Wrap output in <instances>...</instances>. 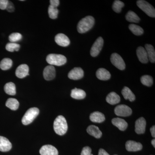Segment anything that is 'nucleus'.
Wrapping results in <instances>:
<instances>
[{
  "label": "nucleus",
  "instance_id": "obj_1",
  "mask_svg": "<svg viewBox=\"0 0 155 155\" xmlns=\"http://www.w3.org/2000/svg\"><path fill=\"white\" fill-rule=\"evenodd\" d=\"M55 132L59 135H63L67 132L68 125L66 119L62 116H59L55 119L54 123Z\"/></svg>",
  "mask_w": 155,
  "mask_h": 155
},
{
  "label": "nucleus",
  "instance_id": "obj_2",
  "mask_svg": "<svg viewBox=\"0 0 155 155\" xmlns=\"http://www.w3.org/2000/svg\"><path fill=\"white\" fill-rule=\"evenodd\" d=\"M95 20L93 17L91 16H87L79 21L77 25V30L80 33L87 32L94 25Z\"/></svg>",
  "mask_w": 155,
  "mask_h": 155
},
{
  "label": "nucleus",
  "instance_id": "obj_3",
  "mask_svg": "<svg viewBox=\"0 0 155 155\" xmlns=\"http://www.w3.org/2000/svg\"><path fill=\"white\" fill-rule=\"evenodd\" d=\"M47 62L50 65L61 66L64 65L67 62V58L65 56L58 54H50L47 57Z\"/></svg>",
  "mask_w": 155,
  "mask_h": 155
},
{
  "label": "nucleus",
  "instance_id": "obj_4",
  "mask_svg": "<svg viewBox=\"0 0 155 155\" xmlns=\"http://www.w3.org/2000/svg\"><path fill=\"white\" fill-rule=\"evenodd\" d=\"M39 110L38 108L32 107L28 109L26 111L25 115L22 119V124L24 125H28L33 122L34 120L38 116Z\"/></svg>",
  "mask_w": 155,
  "mask_h": 155
},
{
  "label": "nucleus",
  "instance_id": "obj_5",
  "mask_svg": "<svg viewBox=\"0 0 155 155\" xmlns=\"http://www.w3.org/2000/svg\"><path fill=\"white\" fill-rule=\"evenodd\" d=\"M137 6L150 17H155V10L152 5L145 1L139 0L137 2Z\"/></svg>",
  "mask_w": 155,
  "mask_h": 155
},
{
  "label": "nucleus",
  "instance_id": "obj_6",
  "mask_svg": "<svg viewBox=\"0 0 155 155\" xmlns=\"http://www.w3.org/2000/svg\"><path fill=\"white\" fill-rule=\"evenodd\" d=\"M110 60L112 64L116 68L121 70L125 68V64L122 57L117 53H114L111 56Z\"/></svg>",
  "mask_w": 155,
  "mask_h": 155
},
{
  "label": "nucleus",
  "instance_id": "obj_7",
  "mask_svg": "<svg viewBox=\"0 0 155 155\" xmlns=\"http://www.w3.org/2000/svg\"><path fill=\"white\" fill-rule=\"evenodd\" d=\"M115 114L117 116L121 117H126L131 115L132 110L131 108L125 105H119L116 107Z\"/></svg>",
  "mask_w": 155,
  "mask_h": 155
},
{
  "label": "nucleus",
  "instance_id": "obj_8",
  "mask_svg": "<svg viewBox=\"0 0 155 155\" xmlns=\"http://www.w3.org/2000/svg\"><path fill=\"white\" fill-rule=\"evenodd\" d=\"M104 42V40L101 37L97 39L91 50L90 54L92 57H97L99 54L102 48Z\"/></svg>",
  "mask_w": 155,
  "mask_h": 155
},
{
  "label": "nucleus",
  "instance_id": "obj_9",
  "mask_svg": "<svg viewBox=\"0 0 155 155\" xmlns=\"http://www.w3.org/2000/svg\"><path fill=\"white\" fill-rule=\"evenodd\" d=\"M84 75L83 69L80 67H75L69 72L68 77L72 80H79L83 77Z\"/></svg>",
  "mask_w": 155,
  "mask_h": 155
},
{
  "label": "nucleus",
  "instance_id": "obj_10",
  "mask_svg": "<svg viewBox=\"0 0 155 155\" xmlns=\"http://www.w3.org/2000/svg\"><path fill=\"white\" fill-rule=\"evenodd\" d=\"M39 152L41 155H58V150L51 145H45L42 147Z\"/></svg>",
  "mask_w": 155,
  "mask_h": 155
},
{
  "label": "nucleus",
  "instance_id": "obj_11",
  "mask_svg": "<svg viewBox=\"0 0 155 155\" xmlns=\"http://www.w3.org/2000/svg\"><path fill=\"white\" fill-rule=\"evenodd\" d=\"M146 127V121L143 117H141L135 122V131L137 134H144Z\"/></svg>",
  "mask_w": 155,
  "mask_h": 155
},
{
  "label": "nucleus",
  "instance_id": "obj_12",
  "mask_svg": "<svg viewBox=\"0 0 155 155\" xmlns=\"http://www.w3.org/2000/svg\"><path fill=\"white\" fill-rule=\"evenodd\" d=\"M43 76L46 80H53L56 76V70L51 65L48 66L45 68L43 71Z\"/></svg>",
  "mask_w": 155,
  "mask_h": 155
},
{
  "label": "nucleus",
  "instance_id": "obj_13",
  "mask_svg": "<svg viewBox=\"0 0 155 155\" xmlns=\"http://www.w3.org/2000/svg\"><path fill=\"white\" fill-rule=\"evenodd\" d=\"M55 41L56 43L62 47H67L70 44V40L69 38L62 33L58 34L55 37Z\"/></svg>",
  "mask_w": 155,
  "mask_h": 155
},
{
  "label": "nucleus",
  "instance_id": "obj_14",
  "mask_svg": "<svg viewBox=\"0 0 155 155\" xmlns=\"http://www.w3.org/2000/svg\"><path fill=\"white\" fill-rule=\"evenodd\" d=\"M125 148L128 151L136 152L141 150L143 146L140 143L133 140H128L125 143Z\"/></svg>",
  "mask_w": 155,
  "mask_h": 155
},
{
  "label": "nucleus",
  "instance_id": "obj_15",
  "mask_svg": "<svg viewBox=\"0 0 155 155\" xmlns=\"http://www.w3.org/2000/svg\"><path fill=\"white\" fill-rule=\"evenodd\" d=\"M29 67L26 64H23L19 65L17 67L15 72L16 76L18 78H23L28 75Z\"/></svg>",
  "mask_w": 155,
  "mask_h": 155
},
{
  "label": "nucleus",
  "instance_id": "obj_16",
  "mask_svg": "<svg viewBox=\"0 0 155 155\" xmlns=\"http://www.w3.org/2000/svg\"><path fill=\"white\" fill-rule=\"evenodd\" d=\"M137 55L139 61L143 64H147L148 62L147 54L144 48L139 47L137 50Z\"/></svg>",
  "mask_w": 155,
  "mask_h": 155
},
{
  "label": "nucleus",
  "instance_id": "obj_17",
  "mask_svg": "<svg viewBox=\"0 0 155 155\" xmlns=\"http://www.w3.org/2000/svg\"><path fill=\"white\" fill-rule=\"evenodd\" d=\"M12 148V144L9 140L4 137L0 136V151L8 152Z\"/></svg>",
  "mask_w": 155,
  "mask_h": 155
},
{
  "label": "nucleus",
  "instance_id": "obj_18",
  "mask_svg": "<svg viewBox=\"0 0 155 155\" xmlns=\"http://www.w3.org/2000/svg\"><path fill=\"white\" fill-rule=\"evenodd\" d=\"M112 122L113 125L122 131L126 130L128 126L127 122L124 119L119 118H114L112 119Z\"/></svg>",
  "mask_w": 155,
  "mask_h": 155
},
{
  "label": "nucleus",
  "instance_id": "obj_19",
  "mask_svg": "<svg viewBox=\"0 0 155 155\" xmlns=\"http://www.w3.org/2000/svg\"><path fill=\"white\" fill-rule=\"evenodd\" d=\"M87 131L90 135L96 138H100L102 135V133L100 130L99 128L94 125L89 126L87 129Z\"/></svg>",
  "mask_w": 155,
  "mask_h": 155
},
{
  "label": "nucleus",
  "instance_id": "obj_20",
  "mask_svg": "<svg viewBox=\"0 0 155 155\" xmlns=\"http://www.w3.org/2000/svg\"><path fill=\"white\" fill-rule=\"evenodd\" d=\"M90 119L91 122L95 123H101L105 120V117L102 113L99 112H94L91 114Z\"/></svg>",
  "mask_w": 155,
  "mask_h": 155
},
{
  "label": "nucleus",
  "instance_id": "obj_21",
  "mask_svg": "<svg viewBox=\"0 0 155 155\" xmlns=\"http://www.w3.org/2000/svg\"><path fill=\"white\" fill-rule=\"evenodd\" d=\"M96 76L99 79L103 81L109 80L111 77L110 72L104 68H100L97 70Z\"/></svg>",
  "mask_w": 155,
  "mask_h": 155
},
{
  "label": "nucleus",
  "instance_id": "obj_22",
  "mask_svg": "<svg viewBox=\"0 0 155 155\" xmlns=\"http://www.w3.org/2000/svg\"><path fill=\"white\" fill-rule=\"evenodd\" d=\"M107 102L111 105L118 104L120 101V97L119 95L114 92H112L108 95L106 98Z\"/></svg>",
  "mask_w": 155,
  "mask_h": 155
},
{
  "label": "nucleus",
  "instance_id": "obj_23",
  "mask_svg": "<svg viewBox=\"0 0 155 155\" xmlns=\"http://www.w3.org/2000/svg\"><path fill=\"white\" fill-rule=\"evenodd\" d=\"M71 96L75 99H83L86 97V93L83 90L75 88L71 91Z\"/></svg>",
  "mask_w": 155,
  "mask_h": 155
},
{
  "label": "nucleus",
  "instance_id": "obj_24",
  "mask_svg": "<svg viewBox=\"0 0 155 155\" xmlns=\"http://www.w3.org/2000/svg\"><path fill=\"white\" fill-rule=\"evenodd\" d=\"M145 50L149 61L151 63H154L155 62V51L154 48L152 45L147 44L145 45Z\"/></svg>",
  "mask_w": 155,
  "mask_h": 155
},
{
  "label": "nucleus",
  "instance_id": "obj_25",
  "mask_svg": "<svg viewBox=\"0 0 155 155\" xmlns=\"http://www.w3.org/2000/svg\"><path fill=\"white\" fill-rule=\"evenodd\" d=\"M122 94L125 100H128L130 102L134 101L135 100V95L127 87H125L123 88Z\"/></svg>",
  "mask_w": 155,
  "mask_h": 155
},
{
  "label": "nucleus",
  "instance_id": "obj_26",
  "mask_svg": "<svg viewBox=\"0 0 155 155\" xmlns=\"http://www.w3.org/2000/svg\"><path fill=\"white\" fill-rule=\"evenodd\" d=\"M6 107L13 110H16L19 107V102L16 99L10 98L6 103Z\"/></svg>",
  "mask_w": 155,
  "mask_h": 155
},
{
  "label": "nucleus",
  "instance_id": "obj_27",
  "mask_svg": "<svg viewBox=\"0 0 155 155\" xmlns=\"http://www.w3.org/2000/svg\"><path fill=\"white\" fill-rule=\"evenodd\" d=\"M4 90L6 94L10 95H15L16 94L15 84L13 82H8L6 84L4 87Z\"/></svg>",
  "mask_w": 155,
  "mask_h": 155
},
{
  "label": "nucleus",
  "instance_id": "obj_28",
  "mask_svg": "<svg viewBox=\"0 0 155 155\" xmlns=\"http://www.w3.org/2000/svg\"><path fill=\"white\" fill-rule=\"evenodd\" d=\"M126 20L128 22L138 23L140 21V19L138 16L132 11H129L125 16Z\"/></svg>",
  "mask_w": 155,
  "mask_h": 155
},
{
  "label": "nucleus",
  "instance_id": "obj_29",
  "mask_svg": "<svg viewBox=\"0 0 155 155\" xmlns=\"http://www.w3.org/2000/svg\"><path fill=\"white\" fill-rule=\"evenodd\" d=\"M13 65V62L10 58L3 59L0 63V68L3 70H7L10 69Z\"/></svg>",
  "mask_w": 155,
  "mask_h": 155
},
{
  "label": "nucleus",
  "instance_id": "obj_30",
  "mask_svg": "<svg viewBox=\"0 0 155 155\" xmlns=\"http://www.w3.org/2000/svg\"><path fill=\"white\" fill-rule=\"evenodd\" d=\"M129 28L131 32L136 35H140L143 33V30L139 25L131 24L129 25Z\"/></svg>",
  "mask_w": 155,
  "mask_h": 155
},
{
  "label": "nucleus",
  "instance_id": "obj_31",
  "mask_svg": "<svg viewBox=\"0 0 155 155\" xmlns=\"http://www.w3.org/2000/svg\"><path fill=\"white\" fill-rule=\"evenodd\" d=\"M140 81L142 84L148 87L152 86L153 84V78L149 75H144L142 76Z\"/></svg>",
  "mask_w": 155,
  "mask_h": 155
},
{
  "label": "nucleus",
  "instance_id": "obj_32",
  "mask_svg": "<svg viewBox=\"0 0 155 155\" xmlns=\"http://www.w3.org/2000/svg\"><path fill=\"white\" fill-rule=\"evenodd\" d=\"M124 5H124V3L122 2L121 1L116 0V1H114L112 8L115 12L119 13L121 12L122 8L124 7Z\"/></svg>",
  "mask_w": 155,
  "mask_h": 155
},
{
  "label": "nucleus",
  "instance_id": "obj_33",
  "mask_svg": "<svg viewBox=\"0 0 155 155\" xmlns=\"http://www.w3.org/2000/svg\"><path fill=\"white\" fill-rule=\"evenodd\" d=\"M20 48V45L18 44L10 42L7 44L6 46V49L10 52H14V51H18Z\"/></svg>",
  "mask_w": 155,
  "mask_h": 155
},
{
  "label": "nucleus",
  "instance_id": "obj_34",
  "mask_svg": "<svg viewBox=\"0 0 155 155\" xmlns=\"http://www.w3.org/2000/svg\"><path fill=\"white\" fill-rule=\"evenodd\" d=\"M48 12L50 18L52 19H56L58 17L59 11L57 8H54L50 5L48 8Z\"/></svg>",
  "mask_w": 155,
  "mask_h": 155
},
{
  "label": "nucleus",
  "instance_id": "obj_35",
  "mask_svg": "<svg viewBox=\"0 0 155 155\" xmlns=\"http://www.w3.org/2000/svg\"><path fill=\"white\" fill-rule=\"evenodd\" d=\"M22 38V35L21 34L15 32L11 34L9 36V40L11 42L14 43L20 41Z\"/></svg>",
  "mask_w": 155,
  "mask_h": 155
},
{
  "label": "nucleus",
  "instance_id": "obj_36",
  "mask_svg": "<svg viewBox=\"0 0 155 155\" xmlns=\"http://www.w3.org/2000/svg\"><path fill=\"white\" fill-rule=\"evenodd\" d=\"M91 152V149L90 147H85L82 149L81 155H93Z\"/></svg>",
  "mask_w": 155,
  "mask_h": 155
},
{
  "label": "nucleus",
  "instance_id": "obj_37",
  "mask_svg": "<svg viewBox=\"0 0 155 155\" xmlns=\"http://www.w3.org/2000/svg\"><path fill=\"white\" fill-rule=\"evenodd\" d=\"M6 10L8 11L9 12H13L15 10V8L13 3L12 2L8 1V5H7V8Z\"/></svg>",
  "mask_w": 155,
  "mask_h": 155
},
{
  "label": "nucleus",
  "instance_id": "obj_38",
  "mask_svg": "<svg viewBox=\"0 0 155 155\" xmlns=\"http://www.w3.org/2000/svg\"><path fill=\"white\" fill-rule=\"evenodd\" d=\"M8 1V0H0V9L1 10H6Z\"/></svg>",
  "mask_w": 155,
  "mask_h": 155
},
{
  "label": "nucleus",
  "instance_id": "obj_39",
  "mask_svg": "<svg viewBox=\"0 0 155 155\" xmlns=\"http://www.w3.org/2000/svg\"><path fill=\"white\" fill-rule=\"evenodd\" d=\"M50 6L54 8H57L60 5V1L59 0H51L50 1Z\"/></svg>",
  "mask_w": 155,
  "mask_h": 155
},
{
  "label": "nucleus",
  "instance_id": "obj_40",
  "mask_svg": "<svg viewBox=\"0 0 155 155\" xmlns=\"http://www.w3.org/2000/svg\"><path fill=\"white\" fill-rule=\"evenodd\" d=\"M98 155H110L107 152L104 150L103 149H100L99 151Z\"/></svg>",
  "mask_w": 155,
  "mask_h": 155
},
{
  "label": "nucleus",
  "instance_id": "obj_41",
  "mask_svg": "<svg viewBox=\"0 0 155 155\" xmlns=\"http://www.w3.org/2000/svg\"><path fill=\"white\" fill-rule=\"evenodd\" d=\"M150 130L151 133V135L153 137H155V125H153L152 127H151L150 129Z\"/></svg>",
  "mask_w": 155,
  "mask_h": 155
},
{
  "label": "nucleus",
  "instance_id": "obj_42",
  "mask_svg": "<svg viewBox=\"0 0 155 155\" xmlns=\"http://www.w3.org/2000/svg\"><path fill=\"white\" fill-rule=\"evenodd\" d=\"M151 143L154 147L155 148V140L154 139L152 140L151 141Z\"/></svg>",
  "mask_w": 155,
  "mask_h": 155
},
{
  "label": "nucleus",
  "instance_id": "obj_43",
  "mask_svg": "<svg viewBox=\"0 0 155 155\" xmlns=\"http://www.w3.org/2000/svg\"></svg>",
  "mask_w": 155,
  "mask_h": 155
}]
</instances>
